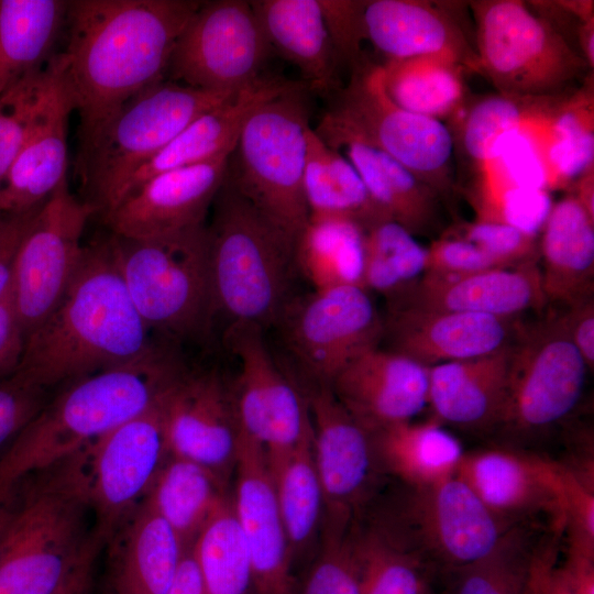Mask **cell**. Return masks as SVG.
Segmentation results:
<instances>
[{
  "label": "cell",
  "instance_id": "24",
  "mask_svg": "<svg viewBox=\"0 0 594 594\" xmlns=\"http://www.w3.org/2000/svg\"><path fill=\"white\" fill-rule=\"evenodd\" d=\"M51 79L29 135L0 178V212L20 215L38 208L66 179L67 130L75 103L59 55L51 57Z\"/></svg>",
  "mask_w": 594,
  "mask_h": 594
},
{
  "label": "cell",
  "instance_id": "3",
  "mask_svg": "<svg viewBox=\"0 0 594 594\" xmlns=\"http://www.w3.org/2000/svg\"><path fill=\"white\" fill-rule=\"evenodd\" d=\"M186 367L173 344L78 378L14 437L0 458V491L55 466L155 405Z\"/></svg>",
  "mask_w": 594,
  "mask_h": 594
},
{
  "label": "cell",
  "instance_id": "51",
  "mask_svg": "<svg viewBox=\"0 0 594 594\" xmlns=\"http://www.w3.org/2000/svg\"><path fill=\"white\" fill-rule=\"evenodd\" d=\"M552 205L548 189L508 187L484 202L479 220L504 222L537 237Z\"/></svg>",
  "mask_w": 594,
  "mask_h": 594
},
{
  "label": "cell",
  "instance_id": "63",
  "mask_svg": "<svg viewBox=\"0 0 594 594\" xmlns=\"http://www.w3.org/2000/svg\"><path fill=\"white\" fill-rule=\"evenodd\" d=\"M3 217L4 215L0 212V231H1L2 222H3Z\"/></svg>",
  "mask_w": 594,
  "mask_h": 594
},
{
  "label": "cell",
  "instance_id": "35",
  "mask_svg": "<svg viewBox=\"0 0 594 594\" xmlns=\"http://www.w3.org/2000/svg\"><path fill=\"white\" fill-rule=\"evenodd\" d=\"M341 147L387 220L400 224L414 235L431 226L437 196L431 188L375 147L359 141H346L337 150Z\"/></svg>",
  "mask_w": 594,
  "mask_h": 594
},
{
  "label": "cell",
  "instance_id": "43",
  "mask_svg": "<svg viewBox=\"0 0 594 594\" xmlns=\"http://www.w3.org/2000/svg\"><path fill=\"white\" fill-rule=\"evenodd\" d=\"M361 284L367 290L394 297L425 274L426 248L394 221L363 231Z\"/></svg>",
  "mask_w": 594,
  "mask_h": 594
},
{
  "label": "cell",
  "instance_id": "28",
  "mask_svg": "<svg viewBox=\"0 0 594 594\" xmlns=\"http://www.w3.org/2000/svg\"><path fill=\"white\" fill-rule=\"evenodd\" d=\"M510 345L429 367L432 419L464 429L495 430L506 398Z\"/></svg>",
  "mask_w": 594,
  "mask_h": 594
},
{
  "label": "cell",
  "instance_id": "7",
  "mask_svg": "<svg viewBox=\"0 0 594 594\" xmlns=\"http://www.w3.org/2000/svg\"><path fill=\"white\" fill-rule=\"evenodd\" d=\"M307 89L299 82L250 113L226 172V180L295 242L309 222L304 194Z\"/></svg>",
  "mask_w": 594,
  "mask_h": 594
},
{
  "label": "cell",
  "instance_id": "15",
  "mask_svg": "<svg viewBox=\"0 0 594 594\" xmlns=\"http://www.w3.org/2000/svg\"><path fill=\"white\" fill-rule=\"evenodd\" d=\"M271 51L251 1H202L175 43L166 79L234 94L262 76Z\"/></svg>",
  "mask_w": 594,
  "mask_h": 594
},
{
  "label": "cell",
  "instance_id": "48",
  "mask_svg": "<svg viewBox=\"0 0 594 594\" xmlns=\"http://www.w3.org/2000/svg\"><path fill=\"white\" fill-rule=\"evenodd\" d=\"M587 116L576 110L561 112L552 124V141L544 156L550 183L579 177L593 163L594 134Z\"/></svg>",
  "mask_w": 594,
  "mask_h": 594
},
{
  "label": "cell",
  "instance_id": "4",
  "mask_svg": "<svg viewBox=\"0 0 594 594\" xmlns=\"http://www.w3.org/2000/svg\"><path fill=\"white\" fill-rule=\"evenodd\" d=\"M207 224L216 316L229 326H275L298 272L295 240L267 220L224 177Z\"/></svg>",
  "mask_w": 594,
  "mask_h": 594
},
{
  "label": "cell",
  "instance_id": "29",
  "mask_svg": "<svg viewBox=\"0 0 594 594\" xmlns=\"http://www.w3.org/2000/svg\"><path fill=\"white\" fill-rule=\"evenodd\" d=\"M106 544L117 594H166L187 549L145 499Z\"/></svg>",
  "mask_w": 594,
  "mask_h": 594
},
{
  "label": "cell",
  "instance_id": "60",
  "mask_svg": "<svg viewBox=\"0 0 594 594\" xmlns=\"http://www.w3.org/2000/svg\"><path fill=\"white\" fill-rule=\"evenodd\" d=\"M166 594H204L202 580L193 547H188Z\"/></svg>",
  "mask_w": 594,
  "mask_h": 594
},
{
  "label": "cell",
  "instance_id": "9",
  "mask_svg": "<svg viewBox=\"0 0 594 594\" xmlns=\"http://www.w3.org/2000/svg\"><path fill=\"white\" fill-rule=\"evenodd\" d=\"M314 130L336 150L346 141H359L382 151L436 194L449 186L450 130L439 119L394 103L383 87L381 66L356 64L349 84Z\"/></svg>",
  "mask_w": 594,
  "mask_h": 594
},
{
  "label": "cell",
  "instance_id": "61",
  "mask_svg": "<svg viewBox=\"0 0 594 594\" xmlns=\"http://www.w3.org/2000/svg\"><path fill=\"white\" fill-rule=\"evenodd\" d=\"M100 547L92 549L76 566L54 594H88L91 583L92 565Z\"/></svg>",
  "mask_w": 594,
  "mask_h": 594
},
{
  "label": "cell",
  "instance_id": "36",
  "mask_svg": "<svg viewBox=\"0 0 594 594\" xmlns=\"http://www.w3.org/2000/svg\"><path fill=\"white\" fill-rule=\"evenodd\" d=\"M67 7L63 0H0V95L53 56Z\"/></svg>",
  "mask_w": 594,
  "mask_h": 594
},
{
  "label": "cell",
  "instance_id": "49",
  "mask_svg": "<svg viewBox=\"0 0 594 594\" xmlns=\"http://www.w3.org/2000/svg\"><path fill=\"white\" fill-rule=\"evenodd\" d=\"M494 167L502 170L498 176L503 177V182L491 189L488 199L508 187L547 189L550 184L544 156L522 125L501 141L488 166Z\"/></svg>",
  "mask_w": 594,
  "mask_h": 594
},
{
  "label": "cell",
  "instance_id": "6",
  "mask_svg": "<svg viewBox=\"0 0 594 594\" xmlns=\"http://www.w3.org/2000/svg\"><path fill=\"white\" fill-rule=\"evenodd\" d=\"M20 493L0 540V594H54L102 543L89 528V506L55 465Z\"/></svg>",
  "mask_w": 594,
  "mask_h": 594
},
{
  "label": "cell",
  "instance_id": "5",
  "mask_svg": "<svg viewBox=\"0 0 594 594\" xmlns=\"http://www.w3.org/2000/svg\"><path fill=\"white\" fill-rule=\"evenodd\" d=\"M111 235L130 298L153 334L172 344L204 337L216 317L207 224L146 239Z\"/></svg>",
  "mask_w": 594,
  "mask_h": 594
},
{
  "label": "cell",
  "instance_id": "62",
  "mask_svg": "<svg viewBox=\"0 0 594 594\" xmlns=\"http://www.w3.org/2000/svg\"><path fill=\"white\" fill-rule=\"evenodd\" d=\"M19 483L0 491V540L13 517L19 501Z\"/></svg>",
  "mask_w": 594,
  "mask_h": 594
},
{
  "label": "cell",
  "instance_id": "56",
  "mask_svg": "<svg viewBox=\"0 0 594 594\" xmlns=\"http://www.w3.org/2000/svg\"><path fill=\"white\" fill-rule=\"evenodd\" d=\"M24 344L25 334L18 317L13 284H11L0 299V377L11 376L15 372Z\"/></svg>",
  "mask_w": 594,
  "mask_h": 594
},
{
  "label": "cell",
  "instance_id": "30",
  "mask_svg": "<svg viewBox=\"0 0 594 594\" xmlns=\"http://www.w3.org/2000/svg\"><path fill=\"white\" fill-rule=\"evenodd\" d=\"M538 248L547 301L572 305L594 296V217L573 196L553 204Z\"/></svg>",
  "mask_w": 594,
  "mask_h": 594
},
{
  "label": "cell",
  "instance_id": "34",
  "mask_svg": "<svg viewBox=\"0 0 594 594\" xmlns=\"http://www.w3.org/2000/svg\"><path fill=\"white\" fill-rule=\"evenodd\" d=\"M304 194L312 221H349L363 231L389 221L350 161L324 143L311 127L307 131Z\"/></svg>",
  "mask_w": 594,
  "mask_h": 594
},
{
  "label": "cell",
  "instance_id": "19",
  "mask_svg": "<svg viewBox=\"0 0 594 594\" xmlns=\"http://www.w3.org/2000/svg\"><path fill=\"white\" fill-rule=\"evenodd\" d=\"M499 520L564 531L561 469L548 457L509 444L465 452L457 471Z\"/></svg>",
  "mask_w": 594,
  "mask_h": 594
},
{
  "label": "cell",
  "instance_id": "37",
  "mask_svg": "<svg viewBox=\"0 0 594 594\" xmlns=\"http://www.w3.org/2000/svg\"><path fill=\"white\" fill-rule=\"evenodd\" d=\"M224 483L208 469L169 455L145 501L188 548L228 497Z\"/></svg>",
  "mask_w": 594,
  "mask_h": 594
},
{
  "label": "cell",
  "instance_id": "45",
  "mask_svg": "<svg viewBox=\"0 0 594 594\" xmlns=\"http://www.w3.org/2000/svg\"><path fill=\"white\" fill-rule=\"evenodd\" d=\"M51 58L0 95V178L22 148L44 100Z\"/></svg>",
  "mask_w": 594,
  "mask_h": 594
},
{
  "label": "cell",
  "instance_id": "17",
  "mask_svg": "<svg viewBox=\"0 0 594 594\" xmlns=\"http://www.w3.org/2000/svg\"><path fill=\"white\" fill-rule=\"evenodd\" d=\"M311 417L314 458L324 510L320 537L353 529L381 472L370 432L341 405L329 385L305 383Z\"/></svg>",
  "mask_w": 594,
  "mask_h": 594
},
{
  "label": "cell",
  "instance_id": "57",
  "mask_svg": "<svg viewBox=\"0 0 594 594\" xmlns=\"http://www.w3.org/2000/svg\"><path fill=\"white\" fill-rule=\"evenodd\" d=\"M563 534L549 537L537 554L530 575L534 594H576L564 579L559 564V544Z\"/></svg>",
  "mask_w": 594,
  "mask_h": 594
},
{
  "label": "cell",
  "instance_id": "1",
  "mask_svg": "<svg viewBox=\"0 0 594 594\" xmlns=\"http://www.w3.org/2000/svg\"><path fill=\"white\" fill-rule=\"evenodd\" d=\"M202 1H68V41L58 53L80 150L143 89L166 78L175 43Z\"/></svg>",
  "mask_w": 594,
  "mask_h": 594
},
{
  "label": "cell",
  "instance_id": "44",
  "mask_svg": "<svg viewBox=\"0 0 594 594\" xmlns=\"http://www.w3.org/2000/svg\"><path fill=\"white\" fill-rule=\"evenodd\" d=\"M362 594H432L426 568L376 528H355Z\"/></svg>",
  "mask_w": 594,
  "mask_h": 594
},
{
  "label": "cell",
  "instance_id": "40",
  "mask_svg": "<svg viewBox=\"0 0 594 594\" xmlns=\"http://www.w3.org/2000/svg\"><path fill=\"white\" fill-rule=\"evenodd\" d=\"M459 66L441 56L387 61L381 66L382 82L398 107L439 119L451 112L462 98Z\"/></svg>",
  "mask_w": 594,
  "mask_h": 594
},
{
  "label": "cell",
  "instance_id": "27",
  "mask_svg": "<svg viewBox=\"0 0 594 594\" xmlns=\"http://www.w3.org/2000/svg\"><path fill=\"white\" fill-rule=\"evenodd\" d=\"M299 82L262 75L227 101L205 112L131 175L114 205L158 174L231 153L250 113Z\"/></svg>",
  "mask_w": 594,
  "mask_h": 594
},
{
  "label": "cell",
  "instance_id": "52",
  "mask_svg": "<svg viewBox=\"0 0 594 594\" xmlns=\"http://www.w3.org/2000/svg\"><path fill=\"white\" fill-rule=\"evenodd\" d=\"M426 252L424 276L458 277L502 268L479 246L453 234L432 242Z\"/></svg>",
  "mask_w": 594,
  "mask_h": 594
},
{
  "label": "cell",
  "instance_id": "42",
  "mask_svg": "<svg viewBox=\"0 0 594 594\" xmlns=\"http://www.w3.org/2000/svg\"><path fill=\"white\" fill-rule=\"evenodd\" d=\"M204 594H255L246 547L227 497L193 543Z\"/></svg>",
  "mask_w": 594,
  "mask_h": 594
},
{
  "label": "cell",
  "instance_id": "13",
  "mask_svg": "<svg viewBox=\"0 0 594 594\" xmlns=\"http://www.w3.org/2000/svg\"><path fill=\"white\" fill-rule=\"evenodd\" d=\"M304 383L330 385L354 358L380 345L383 317L370 292L345 284L294 296L275 324Z\"/></svg>",
  "mask_w": 594,
  "mask_h": 594
},
{
  "label": "cell",
  "instance_id": "32",
  "mask_svg": "<svg viewBox=\"0 0 594 594\" xmlns=\"http://www.w3.org/2000/svg\"><path fill=\"white\" fill-rule=\"evenodd\" d=\"M362 18L365 38L388 61L441 56L460 64L466 56L464 42L453 23L430 4L408 0L364 1Z\"/></svg>",
  "mask_w": 594,
  "mask_h": 594
},
{
  "label": "cell",
  "instance_id": "58",
  "mask_svg": "<svg viewBox=\"0 0 594 594\" xmlns=\"http://www.w3.org/2000/svg\"><path fill=\"white\" fill-rule=\"evenodd\" d=\"M562 323L588 371L594 369V296L565 306Z\"/></svg>",
  "mask_w": 594,
  "mask_h": 594
},
{
  "label": "cell",
  "instance_id": "59",
  "mask_svg": "<svg viewBox=\"0 0 594 594\" xmlns=\"http://www.w3.org/2000/svg\"><path fill=\"white\" fill-rule=\"evenodd\" d=\"M38 208L20 215L3 213L4 217L0 231V299L12 284L18 246L32 217Z\"/></svg>",
  "mask_w": 594,
  "mask_h": 594
},
{
  "label": "cell",
  "instance_id": "18",
  "mask_svg": "<svg viewBox=\"0 0 594 594\" xmlns=\"http://www.w3.org/2000/svg\"><path fill=\"white\" fill-rule=\"evenodd\" d=\"M226 341L239 363L233 392L240 432L260 444L267 455L290 451L311 440L306 397L273 356L263 330L231 326Z\"/></svg>",
  "mask_w": 594,
  "mask_h": 594
},
{
  "label": "cell",
  "instance_id": "50",
  "mask_svg": "<svg viewBox=\"0 0 594 594\" xmlns=\"http://www.w3.org/2000/svg\"><path fill=\"white\" fill-rule=\"evenodd\" d=\"M452 234L479 246L502 268L538 261L536 237L504 222L476 220Z\"/></svg>",
  "mask_w": 594,
  "mask_h": 594
},
{
  "label": "cell",
  "instance_id": "46",
  "mask_svg": "<svg viewBox=\"0 0 594 594\" xmlns=\"http://www.w3.org/2000/svg\"><path fill=\"white\" fill-rule=\"evenodd\" d=\"M355 527L346 535L322 537L301 594H362Z\"/></svg>",
  "mask_w": 594,
  "mask_h": 594
},
{
  "label": "cell",
  "instance_id": "31",
  "mask_svg": "<svg viewBox=\"0 0 594 594\" xmlns=\"http://www.w3.org/2000/svg\"><path fill=\"white\" fill-rule=\"evenodd\" d=\"M251 4L271 48L299 69L308 89L333 91L339 65L319 0H255Z\"/></svg>",
  "mask_w": 594,
  "mask_h": 594
},
{
  "label": "cell",
  "instance_id": "26",
  "mask_svg": "<svg viewBox=\"0 0 594 594\" xmlns=\"http://www.w3.org/2000/svg\"><path fill=\"white\" fill-rule=\"evenodd\" d=\"M388 300L512 319L548 304L537 262L458 277L422 276Z\"/></svg>",
  "mask_w": 594,
  "mask_h": 594
},
{
  "label": "cell",
  "instance_id": "41",
  "mask_svg": "<svg viewBox=\"0 0 594 594\" xmlns=\"http://www.w3.org/2000/svg\"><path fill=\"white\" fill-rule=\"evenodd\" d=\"M362 239L363 230L352 222L309 220L295 242L297 271L314 289L362 286Z\"/></svg>",
  "mask_w": 594,
  "mask_h": 594
},
{
  "label": "cell",
  "instance_id": "2",
  "mask_svg": "<svg viewBox=\"0 0 594 594\" xmlns=\"http://www.w3.org/2000/svg\"><path fill=\"white\" fill-rule=\"evenodd\" d=\"M154 337L130 298L110 234L84 245L65 294L25 338L12 375L48 391L150 353L165 342Z\"/></svg>",
  "mask_w": 594,
  "mask_h": 594
},
{
  "label": "cell",
  "instance_id": "64",
  "mask_svg": "<svg viewBox=\"0 0 594 594\" xmlns=\"http://www.w3.org/2000/svg\"><path fill=\"white\" fill-rule=\"evenodd\" d=\"M103 594H117L112 588H110L109 591H106Z\"/></svg>",
  "mask_w": 594,
  "mask_h": 594
},
{
  "label": "cell",
  "instance_id": "21",
  "mask_svg": "<svg viewBox=\"0 0 594 594\" xmlns=\"http://www.w3.org/2000/svg\"><path fill=\"white\" fill-rule=\"evenodd\" d=\"M231 153L147 179L101 216L105 224L111 234L128 239L161 237L206 224Z\"/></svg>",
  "mask_w": 594,
  "mask_h": 594
},
{
  "label": "cell",
  "instance_id": "53",
  "mask_svg": "<svg viewBox=\"0 0 594 594\" xmlns=\"http://www.w3.org/2000/svg\"><path fill=\"white\" fill-rule=\"evenodd\" d=\"M560 469L565 493L566 549L594 557V486Z\"/></svg>",
  "mask_w": 594,
  "mask_h": 594
},
{
  "label": "cell",
  "instance_id": "8",
  "mask_svg": "<svg viewBox=\"0 0 594 594\" xmlns=\"http://www.w3.org/2000/svg\"><path fill=\"white\" fill-rule=\"evenodd\" d=\"M238 92L209 91L165 78L136 94L80 150L82 200L95 212L106 213L136 169L195 119Z\"/></svg>",
  "mask_w": 594,
  "mask_h": 594
},
{
  "label": "cell",
  "instance_id": "47",
  "mask_svg": "<svg viewBox=\"0 0 594 594\" xmlns=\"http://www.w3.org/2000/svg\"><path fill=\"white\" fill-rule=\"evenodd\" d=\"M521 125V108L510 96L485 98L465 118L463 146L474 161L488 167L504 136Z\"/></svg>",
  "mask_w": 594,
  "mask_h": 594
},
{
  "label": "cell",
  "instance_id": "55",
  "mask_svg": "<svg viewBox=\"0 0 594 594\" xmlns=\"http://www.w3.org/2000/svg\"><path fill=\"white\" fill-rule=\"evenodd\" d=\"M47 393L14 375L0 383V444L15 437L43 409Z\"/></svg>",
  "mask_w": 594,
  "mask_h": 594
},
{
  "label": "cell",
  "instance_id": "23",
  "mask_svg": "<svg viewBox=\"0 0 594 594\" xmlns=\"http://www.w3.org/2000/svg\"><path fill=\"white\" fill-rule=\"evenodd\" d=\"M231 499L250 559L255 594H294L293 557L265 450L240 432Z\"/></svg>",
  "mask_w": 594,
  "mask_h": 594
},
{
  "label": "cell",
  "instance_id": "25",
  "mask_svg": "<svg viewBox=\"0 0 594 594\" xmlns=\"http://www.w3.org/2000/svg\"><path fill=\"white\" fill-rule=\"evenodd\" d=\"M329 386L371 432L410 421L428 406L429 367L377 345L349 362Z\"/></svg>",
  "mask_w": 594,
  "mask_h": 594
},
{
  "label": "cell",
  "instance_id": "22",
  "mask_svg": "<svg viewBox=\"0 0 594 594\" xmlns=\"http://www.w3.org/2000/svg\"><path fill=\"white\" fill-rule=\"evenodd\" d=\"M518 328L512 318L389 301L382 340L385 349L431 367L497 352L512 344Z\"/></svg>",
  "mask_w": 594,
  "mask_h": 594
},
{
  "label": "cell",
  "instance_id": "12",
  "mask_svg": "<svg viewBox=\"0 0 594 594\" xmlns=\"http://www.w3.org/2000/svg\"><path fill=\"white\" fill-rule=\"evenodd\" d=\"M587 371L560 315L518 328L510 345L505 404L495 430L518 442L563 421L581 399Z\"/></svg>",
  "mask_w": 594,
  "mask_h": 594
},
{
  "label": "cell",
  "instance_id": "11",
  "mask_svg": "<svg viewBox=\"0 0 594 594\" xmlns=\"http://www.w3.org/2000/svg\"><path fill=\"white\" fill-rule=\"evenodd\" d=\"M380 531L431 569L454 572L488 554L512 527L499 520L457 474L440 483L403 485Z\"/></svg>",
  "mask_w": 594,
  "mask_h": 594
},
{
  "label": "cell",
  "instance_id": "20",
  "mask_svg": "<svg viewBox=\"0 0 594 594\" xmlns=\"http://www.w3.org/2000/svg\"><path fill=\"white\" fill-rule=\"evenodd\" d=\"M164 407L170 455L226 482L234 471L240 439L233 384L217 369H186L167 392Z\"/></svg>",
  "mask_w": 594,
  "mask_h": 594
},
{
  "label": "cell",
  "instance_id": "39",
  "mask_svg": "<svg viewBox=\"0 0 594 594\" xmlns=\"http://www.w3.org/2000/svg\"><path fill=\"white\" fill-rule=\"evenodd\" d=\"M557 530L531 525L509 528L485 557L454 574L452 594H527L531 569Z\"/></svg>",
  "mask_w": 594,
  "mask_h": 594
},
{
  "label": "cell",
  "instance_id": "33",
  "mask_svg": "<svg viewBox=\"0 0 594 594\" xmlns=\"http://www.w3.org/2000/svg\"><path fill=\"white\" fill-rule=\"evenodd\" d=\"M370 436L380 471L410 487L454 476L465 453L459 439L435 419L394 424Z\"/></svg>",
  "mask_w": 594,
  "mask_h": 594
},
{
  "label": "cell",
  "instance_id": "10",
  "mask_svg": "<svg viewBox=\"0 0 594 594\" xmlns=\"http://www.w3.org/2000/svg\"><path fill=\"white\" fill-rule=\"evenodd\" d=\"M166 394L141 415L58 463L89 506L94 534L102 544L144 502L170 455Z\"/></svg>",
  "mask_w": 594,
  "mask_h": 594
},
{
  "label": "cell",
  "instance_id": "38",
  "mask_svg": "<svg viewBox=\"0 0 594 594\" xmlns=\"http://www.w3.org/2000/svg\"><path fill=\"white\" fill-rule=\"evenodd\" d=\"M266 458L294 562L316 543L323 520L324 502L312 439L290 451L266 454Z\"/></svg>",
  "mask_w": 594,
  "mask_h": 594
},
{
  "label": "cell",
  "instance_id": "54",
  "mask_svg": "<svg viewBox=\"0 0 594 594\" xmlns=\"http://www.w3.org/2000/svg\"><path fill=\"white\" fill-rule=\"evenodd\" d=\"M327 32L338 62L353 63L365 38L363 28L364 1L319 0Z\"/></svg>",
  "mask_w": 594,
  "mask_h": 594
},
{
  "label": "cell",
  "instance_id": "14",
  "mask_svg": "<svg viewBox=\"0 0 594 594\" xmlns=\"http://www.w3.org/2000/svg\"><path fill=\"white\" fill-rule=\"evenodd\" d=\"M479 64L507 96H542L561 89L583 68L563 37L522 2L476 7Z\"/></svg>",
  "mask_w": 594,
  "mask_h": 594
},
{
  "label": "cell",
  "instance_id": "16",
  "mask_svg": "<svg viewBox=\"0 0 594 594\" xmlns=\"http://www.w3.org/2000/svg\"><path fill=\"white\" fill-rule=\"evenodd\" d=\"M96 213L68 188L67 178L32 217L13 266L15 308L25 338L54 310L80 260L82 233Z\"/></svg>",
  "mask_w": 594,
  "mask_h": 594
}]
</instances>
